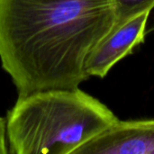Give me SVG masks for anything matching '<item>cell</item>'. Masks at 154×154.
Wrapping results in <instances>:
<instances>
[{"label": "cell", "instance_id": "obj_2", "mask_svg": "<svg viewBox=\"0 0 154 154\" xmlns=\"http://www.w3.org/2000/svg\"><path fill=\"white\" fill-rule=\"evenodd\" d=\"M118 118L80 90L49 89L18 97L6 118L9 153L74 154Z\"/></svg>", "mask_w": 154, "mask_h": 154}, {"label": "cell", "instance_id": "obj_4", "mask_svg": "<svg viewBox=\"0 0 154 154\" xmlns=\"http://www.w3.org/2000/svg\"><path fill=\"white\" fill-rule=\"evenodd\" d=\"M151 11L143 12L113 30L96 46L86 65L89 77L105 78L109 70L144 42Z\"/></svg>", "mask_w": 154, "mask_h": 154}, {"label": "cell", "instance_id": "obj_6", "mask_svg": "<svg viewBox=\"0 0 154 154\" xmlns=\"http://www.w3.org/2000/svg\"><path fill=\"white\" fill-rule=\"evenodd\" d=\"M6 153H9L6 136V120L0 117V154Z\"/></svg>", "mask_w": 154, "mask_h": 154}, {"label": "cell", "instance_id": "obj_5", "mask_svg": "<svg viewBox=\"0 0 154 154\" xmlns=\"http://www.w3.org/2000/svg\"><path fill=\"white\" fill-rule=\"evenodd\" d=\"M116 11V24L117 27L137 14L152 11L154 8V0H113Z\"/></svg>", "mask_w": 154, "mask_h": 154}, {"label": "cell", "instance_id": "obj_1", "mask_svg": "<svg viewBox=\"0 0 154 154\" xmlns=\"http://www.w3.org/2000/svg\"><path fill=\"white\" fill-rule=\"evenodd\" d=\"M115 24L113 0H0V60L18 97L79 88Z\"/></svg>", "mask_w": 154, "mask_h": 154}, {"label": "cell", "instance_id": "obj_3", "mask_svg": "<svg viewBox=\"0 0 154 154\" xmlns=\"http://www.w3.org/2000/svg\"><path fill=\"white\" fill-rule=\"evenodd\" d=\"M74 154H154V118L118 119Z\"/></svg>", "mask_w": 154, "mask_h": 154}]
</instances>
